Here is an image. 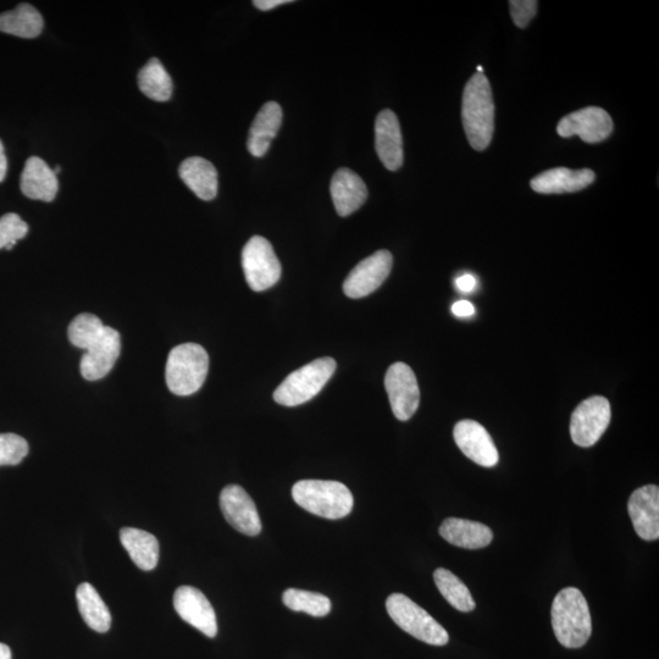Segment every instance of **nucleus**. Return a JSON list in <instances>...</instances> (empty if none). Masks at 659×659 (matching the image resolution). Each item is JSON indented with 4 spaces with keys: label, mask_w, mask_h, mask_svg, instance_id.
Returning <instances> with one entry per match:
<instances>
[{
    "label": "nucleus",
    "mask_w": 659,
    "mask_h": 659,
    "mask_svg": "<svg viewBox=\"0 0 659 659\" xmlns=\"http://www.w3.org/2000/svg\"><path fill=\"white\" fill-rule=\"evenodd\" d=\"M121 352V336L118 331L105 326L103 334L85 351L81 358L80 370L83 379L98 381L114 368Z\"/></svg>",
    "instance_id": "nucleus-15"
},
{
    "label": "nucleus",
    "mask_w": 659,
    "mask_h": 659,
    "mask_svg": "<svg viewBox=\"0 0 659 659\" xmlns=\"http://www.w3.org/2000/svg\"><path fill=\"white\" fill-rule=\"evenodd\" d=\"M282 124V109L279 103L268 102L263 105L249 130L247 147L253 157H263L269 151Z\"/></svg>",
    "instance_id": "nucleus-22"
},
{
    "label": "nucleus",
    "mask_w": 659,
    "mask_h": 659,
    "mask_svg": "<svg viewBox=\"0 0 659 659\" xmlns=\"http://www.w3.org/2000/svg\"><path fill=\"white\" fill-rule=\"evenodd\" d=\"M456 285L459 291L464 293H469L475 290V287L476 285H478V282H476V279L474 278L473 275L464 274L462 276H459V278L456 281Z\"/></svg>",
    "instance_id": "nucleus-35"
},
{
    "label": "nucleus",
    "mask_w": 659,
    "mask_h": 659,
    "mask_svg": "<svg viewBox=\"0 0 659 659\" xmlns=\"http://www.w3.org/2000/svg\"><path fill=\"white\" fill-rule=\"evenodd\" d=\"M452 313L458 318L473 317L475 308L472 303L468 301H458L452 306Z\"/></svg>",
    "instance_id": "nucleus-34"
},
{
    "label": "nucleus",
    "mask_w": 659,
    "mask_h": 659,
    "mask_svg": "<svg viewBox=\"0 0 659 659\" xmlns=\"http://www.w3.org/2000/svg\"><path fill=\"white\" fill-rule=\"evenodd\" d=\"M628 512L636 534L642 540L659 539V489L646 485L635 490L628 502Z\"/></svg>",
    "instance_id": "nucleus-16"
},
{
    "label": "nucleus",
    "mask_w": 659,
    "mask_h": 659,
    "mask_svg": "<svg viewBox=\"0 0 659 659\" xmlns=\"http://www.w3.org/2000/svg\"><path fill=\"white\" fill-rule=\"evenodd\" d=\"M334 359L326 357L293 371L274 392L276 403L285 407L301 406L313 400L336 371Z\"/></svg>",
    "instance_id": "nucleus-5"
},
{
    "label": "nucleus",
    "mask_w": 659,
    "mask_h": 659,
    "mask_svg": "<svg viewBox=\"0 0 659 659\" xmlns=\"http://www.w3.org/2000/svg\"><path fill=\"white\" fill-rule=\"evenodd\" d=\"M509 7H511L514 24L519 29H525L529 26L531 20L535 18L537 2L535 0H512V2H509Z\"/></svg>",
    "instance_id": "nucleus-33"
},
{
    "label": "nucleus",
    "mask_w": 659,
    "mask_h": 659,
    "mask_svg": "<svg viewBox=\"0 0 659 659\" xmlns=\"http://www.w3.org/2000/svg\"><path fill=\"white\" fill-rule=\"evenodd\" d=\"M21 192L36 201L52 202L57 197L59 184L54 170L41 158L31 157L25 164L20 181Z\"/></svg>",
    "instance_id": "nucleus-20"
},
{
    "label": "nucleus",
    "mask_w": 659,
    "mask_h": 659,
    "mask_svg": "<svg viewBox=\"0 0 659 659\" xmlns=\"http://www.w3.org/2000/svg\"><path fill=\"white\" fill-rule=\"evenodd\" d=\"M393 265L392 254L385 249L365 258L347 276L343 291L346 296L356 299L375 292L389 278Z\"/></svg>",
    "instance_id": "nucleus-10"
},
{
    "label": "nucleus",
    "mask_w": 659,
    "mask_h": 659,
    "mask_svg": "<svg viewBox=\"0 0 659 659\" xmlns=\"http://www.w3.org/2000/svg\"><path fill=\"white\" fill-rule=\"evenodd\" d=\"M596 175L590 169L556 168L545 171L531 180V188L541 195H562L584 190L594 184Z\"/></svg>",
    "instance_id": "nucleus-18"
},
{
    "label": "nucleus",
    "mask_w": 659,
    "mask_h": 659,
    "mask_svg": "<svg viewBox=\"0 0 659 659\" xmlns=\"http://www.w3.org/2000/svg\"><path fill=\"white\" fill-rule=\"evenodd\" d=\"M440 535L451 545L467 550H479L494 540L489 526L461 518L446 519L440 526Z\"/></svg>",
    "instance_id": "nucleus-21"
},
{
    "label": "nucleus",
    "mask_w": 659,
    "mask_h": 659,
    "mask_svg": "<svg viewBox=\"0 0 659 659\" xmlns=\"http://www.w3.org/2000/svg\"><path fill=\"white\" fill-rule=\"evenodd\" d=\"M179 174L185 185L202 199L213 201L218 195V171L207 159L192 157L180 165Z\"/></svg>",
    "instance_id": "nucleus-23"
},
{
    "label": "nucleus",
    "mask_w": 659,
    "mask_h": 659,
    "mask_svg": "<svg viewBox=\"0 0 659 659\" xmlns=\"http://www.w3.org/2000/svg\"><path fill=\"white\" fill-rule=\"evenodd\" d=\"M138 87L155 102H168L173 96V80L157 58L149 60L138 74Z\"/></svg>",
    "instance_id": "nucleus-27"
},
{
    "label": "nucleus",
    "mask_w": 659,
    "mask_h": 659,
    "mask_svg": "<svg viewBox=\"0 0 659 659\" xmlns=\"http://www.w3.org/2000/svg\"><path fill=\"white\" fill-rule=\"evenodd\" d=\"M454 441L470 461L481 467L492 468L500 461L494 440L483 425L465 419L454 426Z\"/></svg>",
    "instance_id": "nucleus-14"
},
{
    "label": "nucleus",
    "mask_w": 659,
    "mask_h": 659,
    "mask_svg": "<svg viewBox=\"0 0 659 659\" xmlns=\"http://www.w3.org/2000/svg\"><path fill=\"white\" fill-rule=\"evenodd\" d=\"M105 325L96 315L83 313L71 321L68 330L69 340L80 350L86 351L103 334Z\"/></svg>",
    "instance_id": "nucleus-30"
},
{
    "label": "nucleus",
    "mask_w": 659,
    "mask_h": 659,
    "mask_svg": "<svg viewBox=\"0 0 659 659\" xmlns=\"http://www.w3.org/2000/svg\"><path fill=\"white\" fill-rule=\"evenodd\" d=\"M76 600L81 617L88 627L97 633H107L112 627V614L97 590L91 584L83 583L77 587Z\"/></svg>",
    "instance_id": "nucleus-25"
},
{
    "label": "nucleus",
    "mask_w": 659,
    "mask_h": 659,
    "mask_svg": "<svg viewBox=\"0 0 659 659\" xmlns=\"http://www.w3.org/2000/svg\"><path fill=\"white\" fill-rule=\"evenodd\" d=\"M287 608L295 612H304L312 617H326L331 612L330 598L315 592L289 589L282 595Z\"/></svg>",
    "instance_id": "nucleus-29"
},
{
    "label": "nucleus",
    "mask_w": 659,
    "mask_h": 659,
    "mask_svg": "<svg viewBox=\"0 0 659 659\" xmlns=\"http://www.w3.org/2000/svg\"><path fill=\"white\" fill-rule=\"evenodd\" d=\"M209 356L197 343H184L170 352L165 379L176 396H191L201 390L207 379Z\"/></svg>",
    "instance_id": "nucleus-4"
},
{
    "label": "nucleus",
    "mask_w": 659,
    "mask_h": 659,
    "mask_svg": "<svg viewBox=\"0 0 659 659\" xmlns=\"http://www.w3.org/2000/svg\"><path fill=\"white\" fill-rule=\"evenodd\" d=\"M552 628L559 644L580 649L592 634V619L586 598L577 587L559 591L551 609Z\"/></svg>",
    "instance_id": "nucleus-2"
},
{
    "label": "nucleus",
    "mask_w": 659,
    "mask_h": 659,
    "mask_svg": "<svg viewBox=\"0 0 659 659\" xmlns=\"http://www.w3.org/2000/svg\"><path fill=\"white\" fill-rule=\"evenodd\" d=\"M0 659H11V651L5 644H0Z\"/></svg>",
    "instance_id": "nucleus-38"
},
{
    "label": "nucleus",
    "mask_w": 659,
    "mask_h": 659,
    "mask_svg": "<svg viewBox=\"0 0 659 659\" xmlns=\"http://www.w3.org/2000/svg\"><path fill=\"white\" fill-rule=\"evenodd\" d=\"M43 25L40 11L27 3H22L18 5V8L0 14V32L27 38V40L40 36Z\"/></svg>",
    "instance_id": "nucleus-26"
},
{
    "label": "nucleus",
    "mask_w": 659,
    "mask_h": 659,
    "mask_svg": "<svg viewBox=\"0 0 659 659\" xmlns=\"http://www.w3.org/2000/svg\"><path fill=\"white\" fill-rule=\"evenodd\" d=\"M242 268L253 291L269 290L281 278V264L273 246L262 236H254L242 251Z\"/></svg>",
    "instance_id": "nucleus-7"
},
{
    "label": "nucleus",
    "mask_w": 659,
    "mask_h": 659,
    "mask_svg": "<svg viewBox=\"0 0 659 659\" xmlns=\"http://www.w3.org/2000/svg\"><path fill=\"white\" fill-rule=\"evenodd\" d=\"M29 232V226L18 214L9 213L0 218V249L10 251L16 242L24 238Z\"/></svg>",
    "instance_id": "nucleus-32"
},
{
    "label": "nucleus",
    "mask_w": 659,
    "mask_h": 659,
    "mask_svg": "<svg viewBox=\"0 0 659 659\" xmlns=\"http://www.w3.org/2000/svg\"><path fill=\"white\" fill-rule=\"evenodd\" d=\"M7 171H8L7 155H5L3 142L0 141V182H3L5 180V177H7Z\"/></svg>",
    "instance_id": "nucleus-37"
},
{
    "label": "nucleus",
    "mask_w": 659,
    "mask_h": 659,
    "mask_svg": "<svg viewBox=\"0 0 659 659\" xmlns=\"http://www.w3.org/2000/svg\"><path fill=\"white\" fill-rule=\"evenodd\" d=\"M292 497L307 512L330 520L347 517L354 505L352 492L339 481H298L292 487Z\"/></svg>",
    "instance_id": "nucleus-3"
},
{
    "label": "nucleus",
    "mask_w": 659,
    "mask_h": 659,
    "mask_svg": "<svg viewBox=\"0 0 659 659\" xmlns=\"http://www.w3.org/2000/svg\"><path fill=\"white\" fill-rule=\"evenodd\" d=\"M434 580L437 589L452 607L464 613L474 611L476 603L467 585L450 570L445 568L436 569Z\"/></svg>",
    "instance_id": "nucleus-28"
},
{
    "label": "nucleus",
    "mask_w": 659,
    "mask_h": 659,
    "mask_svg": "<svg viewBox=\"0 0 659 659\" xmlns=\"http://www.w3.org/2000/svg\"><path fill=\"white\" fill-rule=\"evenodd\" d=\"M175 611L181 619L208 638L218 634L217 614L203 592L192 586H181L174 595Z\"/></svg>",
    "instance_id": "nucleus-13"
},
{
    "label": "nucleus",
    "mask_w": 659,
    "mask_h": 659,
    "mask_svg": "<svg viewBox=\"0 0 659 659\" xmlns=\"http://www.w3.org/2000/svg\"><path fill=\"white\" fill-rule=\"evenodd\" d=\"M220 508L227 523L241 534L257 536L262 531L256 503L243 487L226 486L220 494Z\"/></svg>",
    "instance_id": "nucleus-12"
},
{
    "label": "nucleus",
    "mask_w": 659,
    "mask_h": 659,
    "mask_svg": "<svg viewBox=\"0 0 659 659\" xmlns=\"http://www.w3.org/2000/svg\"><path fill=\"white\" fill-rule=\"evenodd\" d=\"M462 119L470 146L475 151H485L494 136L495 103L484 74H475L464 88Z\"/></svg>",
    "instance_id": "nucleus-1"
},
{
    "label": "nucleus",
    "mask_w": 659,
    "mask_h": 659,
    "mask_svg": "<svg viewBox=\"0 0 659 659\" xmlns=\"http://www.w3.org/2000/svg\"><path fill=\"white\" fill-rule=\"evenodd\" d=\"M120 541L138 568L149 572L158 566L160 548L154 535L145 530L124 528L120 530Z\"/></svg>",
    "instance_id": "nucleus-24"
},
{
    "label": "nucleus",
    "mask_w": 659,
    "mask_h": 659,
    "mask_svg": "<svg viewBox=\"0 0 659 659\" xmlns=\"http://www.w3.org/2000/svg\"><path fill=\"white\" fill-rule=\"evenodd\" d=\"M613 120L606 110L587 107L570 113L559 121L558 135L564 138L579 136L586 143H600L613 132Z\"/></svg>",
    "instance_id": "nucleus-11"
},
{
    "label": "nucleus",
    "mask_w": 659,
    "mask_h": 659,
    "mask_svg": "<svg viewBox=\"0 0 659 659\" xmlns=\"http://www.w3.org/2000/svg\"><path fill=\"white\" fill-rule=\"evenodd\" d=\"M29 454V443L16 434H0V467L18 465Z\"/></svg>",
    "instance_id": "nucleus-31"
},
{
    "label": "nucleus",
    "mask_w": 659,
    "mask_h": 659,
    "mask_svg": "<svg viewBox=\"0 0 659 659\" xmlns=\"http://www.w3.org/2000/svg\"><path fill=\"white\" fill-rule=\"evenodd\" d=\"M375 147L381 163L390 171L403 165V138L400 121L392 110H382L375 123Z\"/></svg>",
    "instance_id": "nucleus-17"
},
{
    "label": "nucleus",
    "mask_w": 659,
    "mask_h": 659,
    "mask_svg": "<svg viewBox=\"0 0 659 659\" xmlns=\"http://www.w3.org/2000/svg\"><path fill=\"white\" fill-rule=\"evenodd\" d=\"M385 387L393 414L401 422H407L418 411L420 390L417 376L409 365L392 364L385 376Z\"/></svg>",
    "instance_id": "nucleus-9"
},
{
    "label": "nucleus",
    "mask_w": 659,
    "mask_h": 659,
    "mask_svg": "<svg viewBox=\"0 0 659 659\" xmlns=\"http://www.w3.org/2000/svg\"><path fill=\"white\" fill-rule=\"evenodd\" d=\"M331 197L337 214L348 217L363 206L368 198L364 181L350 169L337 170L331 180Z\"/></svg>",
    "instance_id": "nucleus-19"
},
{
    "label": "nucleus",
    "mask_w": 659,
    "mask_h": 659,
    "mask_svg": "<svg viewBox=\"0 0 659 659\" xmlns=\"http://www.w3.org/2000/svg\"><path fill=\"white\" fill-rule=\"evenodd\" d=\"M611 417V404L605 397L594 396L581 402L570 419V436L575 445H596L606 433Z\"/></svg>",
    "instance_id": "nucleus-8"
},
{
    "label": "nucleus",
    "mask_w": 659,
    "mask_h": 659,
    "mask_svg": "<svg viewBox=\"0 0 659 659\" xmlns=\"http://www.w3.org/2000/svg\"><path fill=\"white\" fill-rule=\"evenodd\" d=\"M289 3H291L290 0H254L253 2L254 7L263 11H268L276 7H279V5L289 4Z\"/></svg>",
    "instance_id": "nucleus-36"
},
{
    "label": "nucleus",
    "mask_w": 659,
    "mask_h": 659,
    "mask_svg": "<svg viewBox=\"0 0 659 659\" xmlns=\"http://www.w3.org/2000/svg\"><path fill=\"white\" fill-rule=\"evenodd\" d=\"M386 609L393 622L413 638L433 646H445L450 641L447 630L406 595H390Z\"/></svg>",
    "instance_id": "nucleus-6"
}]
</instances>
